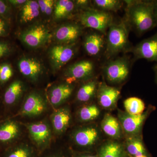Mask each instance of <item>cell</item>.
I'll return each instance as SVG.
<instances>
[{
  "label": "cell",
  "mask_w": 157,
  "mask_h": 157,
  "mask_svg": "<svg viewBox=\"0 0 157 157\" xmlns=\"http://www.w3.org/2000/svg\"><path fill=\"white\" fill-rule=\"evenodd\" d=\"M100 113V109L96 104H86L78 109L77 117L81 122L88 123L97 119Z\"/></svg>",
  "instance_id": "4316f807"
},
{
  "label": "cell",
  "mask_w": 157,
  "mask_h": 157,
  "mask_svg": "<svg viewBox=\"0 0 157 157\" xmlns=\"http://www.w3.org/2000/svg\"><path fill=\"white\" fill-rule=\"evenodd\" d=\"M151 110L149 109L140 115H133L125 111L118 110V120L127 137L140 135L143 124Z\"/></svg>",
  "instance_id": "30bf717a"
},
{
  "label": "cell",
  "mask_w": 157,
  "mask_h": 157,
  "mask_svg": "<svg viewBox=\"0 0 157 157\" xmlns=\"http://www.w3.org/2000/svg\"><path fill=\"white\" fill-rule=\"evenodd\" d=\"M17 66L20 72L34 82L38 81L43 74V66L36 59L23 57L18 61Z\"/></svg>",
  "instance_id": "9a60e30c"
},
{
  "label": "cell",
  "mask_w": 157,
  "mask_h": 157,
  "mask_svg": "<svg viewBox=\"0 0 157 157\" xmlns=\"http://www.w3.org/2000/svg\"><path fill=\"white\" fill-rule=\"evenodd\" d=\"M97 93L98 102L102 108L107 109L115 108L121 94L118 89L103 82L98 86Z\"/></svg>",
  "instance_id": "2e32d148"
},
{
  "label": "cell",
  "mask_w": 157,
  "mask_h": 157,
  "mask_svg": "<svg viewBox=\"0 0 157 157\" xmlns=\"http://www.w3.org/2000/svg\"><path fill=\"white\" fill-rule=\"evenodd\" d=\"M154 69L155 72L156 78V81L157 82V66H155Z\"/></svg>",
  "instance_id": "b9f144b4"
},
{
  "label": "cell",
  "mask_w": 157,
  "mask_h": 157,
  "mask_svg": "<svg viewBox=\"0 0 157 157\" xmlns=\"http://www.w3.org/2000/svg\"><path fill=\"white\" fill-rule=\"evenodd\" d=\"M14 48L8 41L0 40V59L6 58L13 53Z\"/></svg>",
  "instance_id": "d6a6232c"
},
{
  "label": "cell",
  "mask_w": 157,
  "mask_h": 157,
  "mask_svg": "<svg viewBox=\"0 0 157 157\" xmlns=\"http://www.w3.org/2000/svg\"><path fill=\"white\" fill-rule=\"evenodd\" d=\"M125 112L131 115H140L145 109L144 102L140 98L132 97L126 99L124 102Z\"/></svg>",
  "instance_id": "f546056e"
},
{
  "label": "cell",
  "mask_w": 157,
  "mask_h": 157,
  "mask_svg": "<svg viewBox=\"0 0 157 157\" xmlns=\"http://www.w3.org/2000/svg\"><path fill=\"white\" fill-rule=\"evenodd\" d=\"M11 26L9 20L0 17V37H8L10 33Z\"/></svg>",
  "instance_id": "e575fe53"
},
{
  "label": "cell",
  "mask_w": 157,
  "mask_h": 157,
  "mask_svg": "<svg viewBox=\"0 0 157 157\" xmlns=\"http://www.w3.org/2000/svg\"><path fill=\"white\" fill-rule=\"evenodd\" d=\"M75 5L73 1L60 0L56 2L54 11L55 19H62L70 16L74 10Z\"/></svg>",
  "instance_id": "f1b7e54d"
},
{
  "label": "cell",
  "mask_w": 157,
  "mask_h": 157,
  "mask_svg": "<svg viewBox=\"0 0 157 157\" xmlns=\"http://www.w3.org/2000/svg\"><path fill=\"white\" fill-rule=\"evenodd\" d=\"M84 48L90 56H96L100 53L104 45V38L100 34L94 33L86 38Z\"/></svg>",
  "instance_id": "d4e9b609"
},
{
  "label": "cell",
  "mask_w": 157,
  "mask_h": 157,
  "mask_svg": "<svg viewBox=\"0 0 157 157\" xmlns=\"http://www.w3.org/2000/svg\"><path fill=\"white\" fill-rule=\"evenodd\" d=\"M14 75V71L11 65L7 63L0 64V87L6 85Z\"/></svg>",
  "instance_id": "4dcf8cb0"
},
{
  "label": "cell",
  "mask_w": 157,
  "mask_h": 157,
  "mask_svg": "<svg viewBox=\"0 0 157 157\" xmlns=\"http://www.w3.org/2000/svg\"><path fill=\"white\" fill-rule=\"evenodd\" d=\"M81 28L76 24H67L59 27L56 30L54 37L61 44L70 45L75 42L81 34Z\"/></svg>",
  "instance_id": "d6986e66"
},
{
  "label": "cell",
  "mask_w": 157,
  "mask_h": 157,
  "mask_svg": "<svg viewBox=\"0 0 157 157\" xmlns=\"http://www.w3.org/2000/svg\"><path fill=\"white\" fill-rule=\"evenodd\" d=\"M156 66H157V64L156 65H155Z\"/></svg>",
  "instance_id": "f6af8a7d"
},
{
  "label": "cell",
  "mask_w": 157,
  "mask_h": 157,
  "mask_svg": "<svg viewBox=\"0 0 157 157\" xmlns=\"http://www.w3.org/2000/svg\"><path fill=\"white\" fill-rule=\"evenodd\" d=\"M71 150L72 157H98L96 152L77 151L73 150L72 149Z\"/></svg>",
  "instance_id": "8d00e7d4"
},
{
  "label": "cell",
  "mask_w": 157,
  "mask_h": 157,
  "mask_svg": "<svg viewBox=\"0 0 157 157\" xmlns=\"http://www.w3.org/2000/svg\"><path fill=\"white\" fill-rule=\"evenodd\" d=\"M7 1L11 6L17 7L23 6L27 1H25V0H9Z\"/></svg>",
  "instance_id": "74e56055"
},
{
  "label": "cell",
  "mask_w": 157,
  "mask_h": 157,
  "mask_svg": "<svg viewBox=\"0 0 157 157\" xmlns=\"http://www.w3.org/2000/svg\"><path fill=\"white\" fill-rule=\"evenodd\" d=\"M129 68L128 63L125 59H117L107 65L105 69V74L108 80L111 82H121L128 76Z\"/></svg>",
  "instance_id": "e0dca14e"
},
{
  "label": "cell",
  "mask_w": 157,
  "mask_h": 157,
  "mask_svg": "<svg viewBox=\"0 0 157 157\" xmlns=\"http://www.w3.org/2000/svg\"><path fill=\"white\" fill-rule=\"evenodd\" d=\"M24 124L16 118L9 117L0 121V148L2 150L23 138Z\"/></svg>",
  "instance_id": "5b68a950"
},
{
  "label": "cell",
  "mask_w": 157,
  "mask_h": 157,
  "mask_svg": "<svg viewBox=\"0 0 157 157\" xmlns=\"http://www.w3.org/2000/svg\"><path fill=\"white\" fill-rule=\"evenodd\" d=\"M128 43V30L123 22L109 26L106 50L108 56H112L123 50Z\"/></svg>",
  "instance_id": "52a82bcc"
},
{
  "label": "cell",
  "mask_w": 157,
  "mask_h": 157,
  "mask_svg": "<svg viewBox=\"0 0 157 157\" xmlns=\"http://www.w3.org/2000/svg\"><path fill=\"white\" fill-rule=\"evenodd\" d=\"M3 117H4V110H3L2 103L0 97V121L3 119Z\"/></svg>",
  "instance_id": "f35d334b"
},
{
  "label": "cell",
  "mask_w": 157,
  "mask_h": 157,
  "mask_svg": "<svg viewBox=\"0 0 157 157\" xmlns=\"http://www.w3.org/2000/svg\"><path fill=\"white\" fill-rule=\"evenodd\" d=\"M76 3L79 6H86V5H87L88 3V1H85V0L81 1V0H80V1H76Z\"/></svg>",
  "instance_id": "ab89813d"
},
{
  "label": "cell",
  "mask_w": 157,
  "mask_h": 157,
  "mask_svg": "<svg viewBox=\"0 0 157 157\" xmlns=\"http://www.w3.org/2000/svg\"><path fill=\"white\" fill-rule=\"evenodd\" d=\"M38 157H72V155L70 147L52 143L49 148L39 154Z\"/></svg>",
  "instance_id": "83f0119b"
},
{
  "label": "cell",
  "mask_w": 157,
  "mask_h": 157,
  "mask_svg": "<svg viewBox=\"0 0 157 157\" xmlns=\"http://www.w3.org/2000/svg\"><path fill=\"white\" fill-rule=\"evenodd\" d=\"M94 64L88 60L77 62L70 66L64 74L66 82L72 84L74 82L88 78L94 72Z\"/></svg>",
  "instance_id": "4fadbf2b"
},
{
  "label": "cell",
  "mask_w": 157,
  "mask_h": 157,
  "mask_svg": "<svg viewBox=\"0 0 157 157\" xmlns=\"http://www.w3.org/2000/svg\"><path fill=\"white\" fill-rule=\"evenodd\" d=\"M40 10L42 13L49 15L51 14L54 9V2L52 0H39L37 1Z\"/></svg>",
  "instance_id": "836d02e7"
},
{
  "label": "cell",
  "mask_w": 157,
  "mask_h": 157,
  "mask_svg": "<svg viewBox=\"0 0 157 157\" xmlns=\"http://www.w3.org/2000/svg\"><path fill=\"white\" fill-rule=\"evenodd\" d=\"M98 82L95 79L89 80L80 86L76 94L77 101L80 103H86L95 95L98 89Z\"/></svg>",
  "instance_id": "cb8c5ba5"
},
{
  "label": "cell",
  "mask_w": 157,
  "mask_h": 157,
  "mask_svg": "<svg viewBox=\"0 0 157 157\" xmlns=\"http://www.w3.org/2000/svg\"><path fill=\"white\" fill-rule=\"evenodd\" d=\"M48 107V101L42 94L31 92L26 97L19 111L10 117L21 116L35 118L44 114Z\"/></svg>",
  "instance_id": "277c9868"
},
{
  "label": "cell",
  "mask_w": 157,
  "mask_h": 157,
  "mask_svg": "<svg viewBox=\"0 0 157 157\" xmlns=\"http://www.w3.org/2000/svg\"><path fill=\"white\" fill-rule=\"evenodd\" d=\"M131 157L129 156L128 155V157Z\"/></svg>",
  "instance_id": "ee69618b"
},
{
  "label": "cell",
  "mask_w": 157,
  "mask_h": 157,
  "mask_svg": "<svg viewBox=\"0 0 157 157\" xmlns=\"http://www.w3.org/2000/svg\"><path fill=\"white\" fill-rule=\"evenodd\" d=\"M73 90V85L67 82L53 86L48 92L49 104L55 109L60 107L70 98Z\"/></svg>",
  "instance_id": "ac0fdd59"
},
{
  "label": "cell",
  "mask_w": 157,
  "mask_h": 157,
  "mask_svg": "<svg viewBox=\"0 0 157 157\" xmlns=\"http://www.w3.org/2000/svg\"><path fill=\"white\" fill-rule=\"evenodd\" d=\"M49 121L54 136H61L70 127L72 115L69 107H61L55 109L50 116Z\"/></svg>",
  "instance_id": "8fae6325"
},
{
  "label": "cell",
  "mask_w": 157,
  "mask_h": 157,
  "mask_svg": "<svg viewBox=\"0 0 157 157\" xmlns=\"http://www.w3.org/2000/svg\"><path fill=\"white\" fill-rule=\"evenodd\" d=\"M101 137L100 131L94 124H86L76 128L70 135L72 150L79 152H96Z\"/></svg>",
  "instance_id": "7a4b0ae2"
},
{
  "label": "cell",
  "mask_w": 157,
  "mask_h": 157,
  "mask_svg": "<svg viewBox=\"0 0 157 157\" xmlns=\"http://www.w3.org/2000/svg\"><path fill=\"white\" fill-rule=\"evenodd\" d=\"M134 51L137 58L157 62V32L152 36L140 42Z\"/></svg>",
  "instance_id": "ffe728a7"
},
{
  "label": "cell",
  "mask_w": 157,
  "mask_h": 157,
  "mask_svg": "<svg viewBox=\"0 0 157 157\" xmlns=\"http://www.w3.org/2000/svg\"><path fill=\"white\" fill-rule=\"evenodd\" d=\"M79 19L85 27L95 29L104 33L111 25L112 21L111 14L107 11L93 9L83 11Z\"/></svg>",
  "instance_id": "9c48e42d"
},
{
  "label": "cell",
  "mask_w": 157,
  "mask_h": 157,
  "mask_svg": "<svg viewBox=\"0 0 157 157\" xmlns=\"http://www.w3.org/2000/svg\"><path fill=\"white\" fill-rule=\"evenodd\" d=\"M2 150L0 148V157H2Z\"/></svg>",
  "instance_id": "7bdbcfd3"
},
{
  "label": "cell",
  "mask_w": 157,
  "mask_h": 157,
  "mask_svg": "<svg viewBox=\"0 0 157 157\" xmlns=\"http://www.w3.org/2000/svg\"><path fill=\"white\" fill-rule=\"evenodd\" d=\"M102 131L114 140L121 139L123 135V131L119 121L109 113L104 116L101 123Z\"/></svg>",
  "instance_id": "7402d4cb"
},
{
  "label": "cell",
  "mask_w": 157,
  "mask_h": 157,
  "mask_svg": "<svg viewBox=\"0 0 157 157\" xmlns=\"http://www.w3.org/2000/svg\"><path fill=\"white\" fill-rule=\"evenodd\" d=\"M98 157H127L124 144L109 140L102 144L96 150Z\"/></svg>",
  "instance_id": "44dd1931"
},
{
  "label": "cell",
  "mask_w": 157,
  "mask_h": 157,
  "mask_svg": "<svg viewBox=\"0 0 157 157\" xmlns=\"http://www.w3.org/2000/svg\"><path fill=\"white\" fill-rule=\"evenodd\" d=\"M129 20L139 34L144 33L157 26L154 1H137L128 6Z\"/></svg>",
  "instance_id": "6da1fadb"
},
{
  "label": "cell",
  "mask_w": 157,
  "mask_h": 157,
  "mask_svg": "<svg viewBox=\"0 0 157 157\" xmlns=\"http://www.w3.org/2000/svg\"><path fill=\"white\" fill-rule=\"evenodd\" d=\"M25 90L23 83L19 79H15L5 88L1 97L4 110L3 119L14 115V109L22 98Z\"/></svg>",
  "instance_id": "8992f818"
},
{
  "label": "cell",
  "mask_w": 157,
  "mask_h": 157,
  "mask_svg": "<svg viewBox=\"0 0 157 157\" xmlns=\"http://www.w3.org/2000/svg\"><path fill=\"white\" fill-rule=\"evenodd\" d=\"M39 153L29 140L23 138L3 150L1 157H38Z\"/></svg>",
  "instance_id": "5bb4252c"
},
{
  "label": "cell",
  "mask_w": 157,
  "mask_h": 157,
  "mask_svg": "<svg viewBox=\"0 0 157 157\" xmlns=\"http://www.w3.org/2000/svg\"><path fill=\"white\" fill-rule=\"evenodd\" d=\"M94 4L98 8L104 11H117L120 9L121 4L117 0H95Z\"/></svg>",
  "instance_id": "1f68e13d"
},
{
  "label": "cell",
  "mask_w": 157,
  "mask_h": 157,
  "mask_svg": "<svg viewBox=\"0 0 157 157\" xmlns=\"http://www.w3.org/2000/svg\"><path fill=\"white\" fill-rule=\"evenodd\" d=\"M52 35L45 25H35L19 34L21 42L32 48L41 47L49 42Z\"/></svg>",
  "instance_id": "ba28073f"
},
{
  "label": "cell",
  "mask_w": 157,
  "mask_h": 157,
  "mask_svg": "<svg viewBox=\"0 0 157 157\" xmlns=\"http://www.w3.org/2000/svg\"><path fill=\"white\" fill-rule=\"evenodd\" d=\"M124 144L130 157H152L145 148L140 135L127 137Z\"/></svg>",
  "instance_id": "603a6c76"
},
{
  "label": "cell",
  "mask_w": 157,
  "mask_h": 157,
  "mask_svg": "<svg viewBox=\"0 0 157 157\" xmlns=\"http://www.w3.org/2000/svg\"><path fill=\"white\" fill-rule=\"evenodd\" d=\"M24 124L28 132L29 139L39 154L51 146L54 135L49 120L45 119Z\"/></svg>",
  "instance_id": "3957f363"
},
{
  "label": "cell",
  "mask_w": 157,
  "mask_h": 157,
  "mask_svg": "<svg viewBox=\"0 0 157 157\" xmlns=\"http://www.w3.org/2000/svg\"><path fill=\"white\" fill-rule=\"evenodd\" d=\"M74 53L75 50L71 45L60 44L52 47L49 51L48 55L53 70L60 69L70 61Z\"/></svg>",
  "instance_id": "7c38bea8"
},
{
  "label": "cell",
  "mask_w": 157,
  "mask_h": 157,
  "mask_svg": "<svg viewBox=\"0 0 157 157\" xmlns=\"http://www.w3.org/2000/svg\"><path fill=\"white\" fill-rule=\"evenodd\" d=\"M11 7L8 1L0 0V17L9 20L11 17Z\"/></svg>",
  "instance_id": "d590c367"
},
{
  "label": "cell",
  "mask_w": 157,
  "mask_h": 157,
  "mask_svg": "<svg viewBox=\"0 0 157 157\" xmlns=\"http://www.w3.org/2000/svg\"><path fill=\"white\" fill-rule=\"evenodd\" d=\"M40 11L37 1H27L21 10L20 13L21 21L24 23L32 21L39 16Z\"/></svg>",
  "instance_id": "484cf974"
},
{
  "label": "cell",
  "mask_w": 157,
  "mask_h": 157,
  "mask_svg": "<svg viewBox=\"0 0 157 157\" xmlns=\"http://www.w3.org/2000/svg\"><path fill=\"white\" fill-rule=\"evenodd\" d=\"M154 11L155 17L156 20L157 25V1H154Z\"/></svg>",
  "instance_id": "60d3db41"
}]
</instances>
